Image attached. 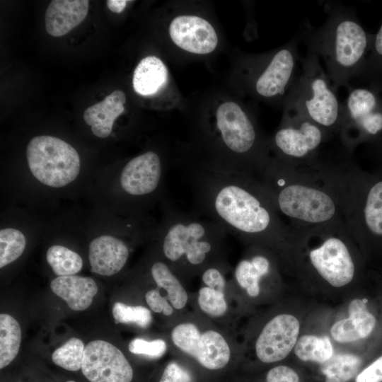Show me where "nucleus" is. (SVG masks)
Returning <instances> with one entry per match:
<instances>
[{
    "instance_id": "obj_1",
    "label": "nucleus",
    "mask_w": 382,
    "mask_h": 382,
    "mask_svg": "<svg viewBox=\"0 0 382 382\" xmlns=\"http://www.w3.org/2000/svg\"><path fill=\"white\" fill-rule=\"evenodd\" d=\"M185 173L196 213L214 221L227 233L291 260V228L257 176L220 164L195 167Z\"/></svg>"
},
{
    "instance_id": "obj_2",
    "label": "nucleus",
    "mask_w": 382,
    "mask_h": 382,
    "mask_svg": "<svg viewBox=\"0 0 382 382\" xmlns=\"http://www.w3.org/2000/svg\"><path fill=\"white\" fill-rule=\"evenodd\" d=\"M333 161L318 156L304 164L332 194L356 243L366 250L382 248V166L368 171L349 155Z\"/></svg>"
},
{
    "instance_id": "obj_3",
    "label": "nucleus",
    "mask_w": 382,
    "mask_h": 382,
    "mask_svg": "<svg viewBox=\"0 0 382 382\" xmlns=\"http://www.w3.org/2000/svg\"><path fill=\"white\" fill-rule=\"evenodd\" d=\"M325 22L313 27L308 19L299 36L308 50L321 57L333 90H350L363 71L373 35L359 22L354 8L335 1H323Z\"/></svg>"
},
{
    "instance_id": "obj_4",
    "label": "nucleus",
    "mask_w": 382,
    "mask_h": 382,
    "mask_svg": "<svg viewBox=\"0 0 382 382\" xmlns=\"http://www.w3.org/2000/svg\"><path fill=\"white\" fill-rule=\"evenodd\" d=\"M257 177L267 189L278 213L288 220L289 226L309 228L343 220L332 194L303 165L270 158Z\"/></svg>"
},
{
    "instance_id": "obj_5",
    "label": "nucleus",
    "mask_w": 382,
    "mask_h": 382,
    "mask_svg": "<svg viewBox=\"0 0 382 382\" xmlns=\"http://www.w3.org/2000/svg\"><path fill=\"white\" fill-rule=\"evenodd\" d=\"M291 228L294 265L332 287H345L354 281L358 270L357 243L343 220L325 226Z\"/></svg>"
},
{
    "instance_id": "obj_6",
    "label": "nucleus",
    "mask_w": 382,
    "mask_h": 382,
    "mask_svg": "<svg viewBox=\"0 0 382 382\" xmlns=\"http://www.w3.org/2000/svg\"><path fill=\"white\" fill-rule=\"evenodd\" d=\"M302 70L284 99V111L299 113L328 131L338 135L342 103L332 87L319 57L308 50L300 58Z\"/></svg>"
},
{
    "instance_id": "obj_7",
    "label": "nucleus",
    "mask_w": 382,
    "mask_h": 382,
    "mask_svg": "<svg viewBox=\"0 0 382 382\" xmlns=\"http://www.w3.org/2000/svg\"><path fill=\"white\" fill-rule=\"evenodd\" d=\"M162 238V251L170 262L184 258L191 265H200L207 258L214 244L226 231L214 221L200 215L175 209L168 212Z\"/></svg>"
},
{
    "instance_id": "obj_8",
    "label": "nucleus",
    "mask_w": 382,
    "mask_h": 382,
    "mask_svg": "<svg viewBox=\"0 0 382 382\" xmlns=\"http://www.w3.org/2000/svg\"><path fill=\"white\" fill-rule=\"evenodd\" d=\"M342 103L338 137L351 154L362 144H371L382 136V98L369 88H353Z\"/></svg>"
},
{
    "instance_id": "obj_9",
    "label": "nucleus",
    "mask_w": 382,
    "mask_h": 382,
    "mask_svg": "<svg viewBox=\"0 0 382 382\" xmlns=\"http://www.w3.org/2000/svg\"><path fill=\"white\" fill-rule=\"evenodd\" d=\"M29 168L44 185L61 187L74 180L80 171L76 150L64 140L42 135L32 138L26 148Z\"/></svg>"
},
{
    "instance_id": "obj_10",
    "label": "nucleus",
    "mask_w": 382,
    "mask_h": 382,
    "mask_svg": "<svg viewBox=\"0 0 382 382\" xmlns=\"http://www.w3.org/2000/svg\"><path fill=\"white\" fill-rule=\"evenodd\" d=\"M332 137L305 116L284 111L282 122L270 145L277 153L276 158L301 165L317 158L322 145Z\"/></svg>"
},
{
    "instance_id": "obj_11",
    "label": "nucleus",
    "mask_w": 382,
    "mask_h": 382,
    "mask_svg": "<svg viewBox=\"0 0 382 382\" xmlns=\"http://www.w3.org/2000/svg\"><path fill=\"white\" fill-rule=\"evenodd\" d=\"M300 41L299 35H296L263 64L253 83V89L258 96L284 101L296 76L297 62L301 58L298 49Z\"/></svg>"
},
{
    "instance_id": "obj_12",
    "label": "nucleus",
    "mask_w": 382,
    "mask_h": 382,
    "mask_svg": "<svg viewBox=\"0 0 382 382\" xmlns=\"http://www.w3.org/2000/svg\"><path fill=\"white\" fill-rule=\"evenodd\" d=\"M171 338L178 348L195 358L206 369H221L230 359L229 346L216 331L207 330L201 334L193 323H181L173 328Z\"/></svg>"
},
{
    "instance_id": "obj_13",
    "label": "nucleus",
    "mask_w": 382,
    "mask_h": 382,
    "mask_svg": "<svg viewBox=\"0 0 382 382\" xmlns=\"http://www.w3.org/2000/svg\"><path fill=\"white\" fill-rule=\"evenodd\" d=\"M82 373L90 382H131L133 371L123 353L104 340H93L85 347Z\"/></svg>"
},
{
    "instance_id": "obj_14",
    "label": "nucleus",
    "mask_w": 382,
    "mask_h": 382,
    "mask_svg": "<svg viewBox=\"0 0 382 382\" xmlns=\"http://www.w3.org/2000/svg\"><path fill=\"white\" fill-rule=\"evenodd\" d=\"M300 323L289 313L279 314L263 328L255 342L257 358L264 363L281 361L293 350L299 339Z\"/></svg>"
},
{
    "instance_id": "obj_15",
    "label": "nucleus",
    "mask_w": 382,
    "mask_h": 382,
    "mask_svg": "<svg viewBox=\"0 0 382 382\" xmlns=\"http://www.w3.org/2000/svg\"><path fill=\"white\" fill-rule=\"evenodd\" d=\"M172 41L180 48L194 54H209L218 44L213 26L204 18L193 15H181L169 25Z\"/></svg>"
},
{
    "instance_id": "obj_16",
    "label": "nucleus",
    "mask_w": 382,
    "mask_h": 382,
    "mask_svg": "<svg viewBox=\"0 0 382 382\" xmlns=\"http://www.w3.org/2000/svg\"><path fill=\"white\" fill-rule=\"evenodd\" d=\"M162 175L163 166L159 156L148 151L127 162L120 175V185L131 196H145L157 190Z\"/></svg>"
},
{
    "instance_id": "obj_17",
    "label": "nucleus",
    "mask_w": 382,
    "mask_h": 382,
    "mask_svg": "<svg viewBox=\"0 0 382 382\" xmlns=\"http://www.w3.org/2000/svg\"><path fill=\"white\" fill-rule=\"evenodd\" d=\"M128 255V247L122 240L108 235L98 236L88 248L91 271L100 275H113L122 269Z\"/></svg>"
},
{
    "instance_id": "obj_18",
    "label": "nucleus",
    "mask_w": 382,
    "mask_h": 382,
    "mask_svg": "<svg viewBox=\"0 0 382 382\" xmlns=\"http://www.w3.org/2000/svg\"><path fill=\"white\" fill-rule=\"evenodd\" d=\"M376 325V317L369 311L365 301L355 299L349 305L348 317L336 321L330 328V335L337 342H353L369 337Z\"/></svg>"
},
{
    "instance_id": "obj_19",
    "label": "nucleus",
    "mask_w": 382,
    "mask_h": 382,
    "mask_svg": "<svg viewBox=\"0 0 382 382\" xmlns=\"http://www.w3.org/2000/svg\"><path fill=\"white\" fill-rule=\"evenodd\" d=\"M88 0H53L45 13L48 34L61 37L83 21L88 11Z\"/></svg>"
},
{
    "instance_id": "obj_20",
    "label": "nucleus",
    "mask_w": 382,
    "mask_h": 382,
    "mask_svg": "<svg viewBox=\"0 0 382 382\" xmlns=\"http://www.w3.org/2000/svg\"><path fill=\"white\" fill-rule=\"evenodd\" d=\"M126 96L115 90L102 101L88 108L83 112L85 122L91 127L93 134L99 138L108 137L115 120L124 112Z\"/></svg>"
},
{
    "instance_id": "obj_21",
    "label": "nucleus",
    "mask_w": 382,
    "mask_h": 382,
    "mask_svg": "<svg viewBox=\"0 0 382 382\" xmlns=\"http://www.w3.org/2000/svg\"><path fill=\"white\" fill-rule=\"evenodd\" d=\"M50 288L74 311L88 308L98 292V286L92 278L77 275L57 277L51 282Z\"/></svg>"
},
{
    "instance_id": "obj_22",
    "label": "nucleus",
    "mask_w": 382,
    "mask_h": 382,
    "mask_svg": "<svg viewBox=\"0 0 382 382\" xmlns=\"http://www.w3.org/2000/svg\"><path fill=\"white\" fill-rule=\"evenodd\" d=\"M168 81L167 67L158 57L151 55L142 59L136 66L132 85L139 95L150 96L163 89Z\"/></svg>"
},
{
    "instance_id": "obj_23",
    "label": "nucleus",
    "mask_w": 382,
    "mask_h": 382,
    "mask_svg": "<svg viewBox=\"0 0 382 382\" xmlns=\"http://www.w3.org/2000/svg\"><path fill=\"white\" fill-rule=\"evenodd\" d=\"M265 253L257 252L241 260L235 269L238 284L252 297L258 296L261 280L272 272V259Z\"/></svg>"
},
{
    "instance_id": "obj_24",
    "label": "nucleus",
    "mask_w": 382,
    "mask_h": 382,
    "mask_svg": "<svg viewBox=\"0 0 382 382\" xmlns=\"http://www.w3.org/2000/svg\"><path fill=\"white\" fill-rule=\"evenodd\" d=\"M294 350L300 360L322 364L334 355L332 344L326 335H303L299 337Z\"/></svg>"
},
{
    "instance_id": "obj_25",
    "label": "nucleus",
    "mask_w": 382,
    "mask_h": 382,
    "mask_svg": "<svg viewBox=\"0 0 382 382\" xmlns=\"http://www.w3.org/2000/svg\"><path fill=\"white\" fill-rule=\"evenodd\" d=\"M362 359L352 353L334 354L323 364L325 382H348L359 374Z\"/></svg>"
},
{
    "instance_id": "obj_26",
    "label": "nucleus",
    "mask_w": 382,
    "mask_h": 382,
    "mask_svg": "<svg viewBox=\"0 0 382 382\" xmlns=\"http://www.w3.org/2000/svg\"><path fill=\"white\" fill-rule=\"evenodd\" d=\"M151 276L158 288L167 292V299L175 309H182L187 301V294L175 275L163 262H156L151 268Z\"/></svg>"
},
{
    "instance_id": "obj_27",
    "label": "nucleus",
    "mask_w": 382,
    "mask_h": 382,
    "mask_svg": "<svg viewBox=\"0 0 382 382\" xmlns=\"http://www.w3.org/2000/svg\"><path fill=\"white\" fill-rule=\"evenodd\" d=\"M21 342V329L11 316L0 315V369L8 366L17 356Z\"/></svg>"
},
{
    "instance_id": "obj_28",
    "label": "nucleus",
    "mask_w": 382,
    "mask_h": 382,
    "mask_svg": "<svg viewBox=\"0 0 382 382\" xmlns=\"http://www.w3.org/2000/svg\"><path fill=\"white\" fill-rule=\"evenodd\" d=\"M358 79L367 83L374 91L379 94L382 92V23L373 35L364 69Z\"/></svg>"
},
{
    "instance_id": "obj_29",
    "label": "nucleus",
    "mask_w": 382,
    "mask_h": 382,
    "mask_svg": "<svg viewBox=\"0 0 382 382\" xmlns=\"http://www.w3.org/2000/svg\"><path fill=\"white\" fill-rule=\"evenodd\" d=\"M46 257L53 272L59 277L74 275L83 267L81 256L64 246H51L47 251Z\"/></svg>"
},
{
    "instance_id": "obj_30",
    "label": "nucleus",
    "mask_w": 382,
    "mask_h": 382,
    "mask_svg": "<svg viewBox=\"0 0 382 382\" xmlns=\"http://www.w3.org/2000/svg\"><path fill=\"white\" fill-rule=\"evenodd\" d=\"M85 347L80 339L72 337L52 353V361L66 370L78 371L81 369Z\"/></svg>"
},
{
    "instance_id": "obj_31",
    "label": "nucleus",
    "mask_w": 382,
    "mask_h": 382,
    "mask_svg": "<svg viewBox=\"0 0 382 382\" xmlns=\"http://www.w3.org/2000/svg\"><path fill=\"white\" fill-rule=\"evenodd\" d=\"M26 240L23 233L8 228L0 231V267L17 260L23 253Z\"/></svg>"
},
{
    "instance_id": "obj_32",
    "label": "nucleus",
    "mask_w": 382,
    "mask_h": 382,
    "mask_svg": "<svg viewBox=\"0 0 382 382\" xmlns=\"http://www.w3.org/2000/svg\"><path fill=\"white\" fill-rule=\"evenodd\" d=\"M112 313L116 324L134 323L142 328H146L152 320L150 311L143 306H129L116 302Z\"/></svg>"
},
{
    "instance_id": "obj_33",
    "label": "nucleus",
    "mask_w": 382,
    "mask_h": 382,
    "mask_svg": "<svg viewBox=\"0 0 382 382\" xmlns=\"http://www.w3.org/2000/svg\"><path fill=\"white\" fill-rule=\"evenodd\" d=\"M198 304L202 311L213 317L221 316L227 310L224 292L208 286L199 289Z\"/></svg>"
},
{
    "instance_id": "obj_34",
    "label": "nucleus",
    "mask_w": 382,
    "mask_h": 382,
    "mask_svg": "<svg viewBox=\"0 0 382 382\" xmlns=\"http://www.w3.org/2000/svg\"><path fill=\"white\" fill-rule=\"evenodd\" d=\"M130 352L140 354L150 358H159L166 352L167 346L161 339L147 341L141 338H135L128 345Z\"/></svg>"
},
{
    "instance_id": "obj_35",
    "label": "nucleus",
    "mask_w": 382,
    "mask_h": 382,
    "mask_svg": "<svg viewBox=\"0 0 382 382\" xmlns=\"http://www.w3.org/2000/svg\"><path fill=\"white\" fill-rule=\"evenodd\" d=\"M145 299L153 311L163 313L165 316H170L173 313V308L168 302L167 297L163 296L158 289L147 291Z\"/></svg>"
},
{
    "instance_id": "obj_36",
    "label": "nucleus",
    "mask_w": 382,
    "mask_h": 382,
    "mask_svg": "<svg viewBox=\"0 0 382 382\" xmlns=\"http://www.w3.org/2000/svg\"><path fill=\"white\" fill-rule=\"evenodd\" d=\"M190 374L178 363L173 361L165 368L159 382H192Z\"/></svg>"
},
{
    "instance_id": "obj_37",
    "label": "nucleus",
    "mask_w": 382,
    "mask_h": 382,
    "mask_svg": "<svg viewBox=\"0 0 382 382\" xmlns=\"http://www.w3.org/2000/svg\"><path fill=\"white\" fill-rule=\"evenodd\" d=\"M267 382H301L297 373L287 366H277L271 369L266 376Z\"/></svg>"
},
{
    "instance_id": "obj_38",
    "label": "nucleus",
    "mask_w": 382,
    "mask_h": 382,
    "mask_svg": "<svg viewBox=\"0 0 382 382\" xmlns=\"http://www.w3.org/2000/svg\"><path fill=\"white\" fill-rule=\"evenodd\" d=\"M355 382H382V355L359 372Z\"/></svg>"
},
{
    "instance_id": "obj_39",
    "label": "nucleus",
    "mask_w": 382,
    "mask_h": 382,
    "mask_svg": "<svg viewBox=\"0 0 382 382\" xmlns=\"http://www.w3.org/2000/svg\"><path fill=\"white\" fill-rule=\"evenodd\" d=\"M202 279L207 286L224 292L225 279L217 268L209 267L207 269L203 272Z\"/></svg>"
},
{
    "instance_id": "obj_40",
    "label": "nucleus",
    "mask_w": 382,
    "mask_h": 382,
    "mask_svg": "<svg viewBox=\"0 0 382 382\" xmlns=\"http://www.w3.org/2000/svg\"><path fill=\"white\" fill-rule=\"evenodd\" d=\"M129 1L127 0H108V8L114 13H121L126 7Z\"/></svg>"
},
{
    "instance_id": "obj_41",
    "label": "nucleus",
    "mask_w": 382,
    "mask_h": 382,
    "mask_svg": "<svg viewBox=\"0 0 382 382\" xmlns=\"http://www.w3.org/2000/svg\"><path fill=\"white\" fill-rule=\"evenodd\" d=\"M374 156L378 161L379 166H382V136L374 143L369 144Z\"/></svg>"
},
{
    "instance_id": "obj_42",
    "label": "nucleus",
    "mask_w": 382,
    "mask_h": 382,
    "mask_svg": "<svg viewBox=\"0 0 382 382\" xmlns=\"http://www.w3.org/2000/svg\"><path fill=\"white\" fill-rule=\"evenodd\" d=\"M66 382H75L74 381H68Z\"/></svg>"
}]
</instances>
